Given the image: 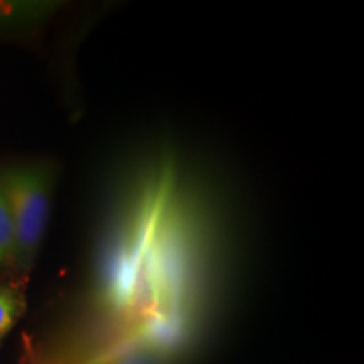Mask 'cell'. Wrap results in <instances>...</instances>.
Returning <instances> with one entry per match:
<instances>
[{
    "mask_svg": "<svg viewBox=\"0 0 364 364\" xmlns=\"http://www.w3.org/2000/svg\"><path fill=\"white\" fill-rule=\"evenodd\" d=\"M53 169L48 166H24L7 171L0 181L16 230V253L12 265L29 270L39 252L49 218Z\"/></svg>",
    "mask_w": 364,
    "mask_h": 364,
    "instance_id": "cell-1",
    "label": "cell"
},
{
    "mask_svg": "<svg viewBox=\"0 0 364 364\" xmlns=\"http://www.w3.org/2000/svg\"><path fill=\"white\" fill-rule=\"evenodd\" d=\"M166 354L156 346L132 339L103 354L102 358L90 359L83 364H167Z\"/></svg>",
    "mask_w": 364,
    "mask_h": 364,
    "instance_id": "cell-2",
    "label": "cell"
},
{
    "mask_svg": "<svg viewBox=\"0 0 364 364\" xmlns=\"http://www.w3.org/2000/svg\"><path fill=\"white\" fill-rule=\"evenodd\" d=\"M24 312V294L17 285L0 287V341Z\"/></svg>",
    "mask_w": 364,
    "mask_h": 364,
    "instance_id": "cell-3",
    "label": "cell"
},
{
    "mask_svg": "<svg viewBox=\"0 0 364 364\" xmlns=\"http://www.w3.org/2000/svg\"><path fill=\"white\" fill-rule=\"evenodd\" d=\"M16 253V230L4 191L0 188V268L14 262Z\"/></svg>",
    "mask_w": 364,
    "mask_h": 364,
    "instance_id": "cell-4",
    "label": "cell"
}]
</instances>
